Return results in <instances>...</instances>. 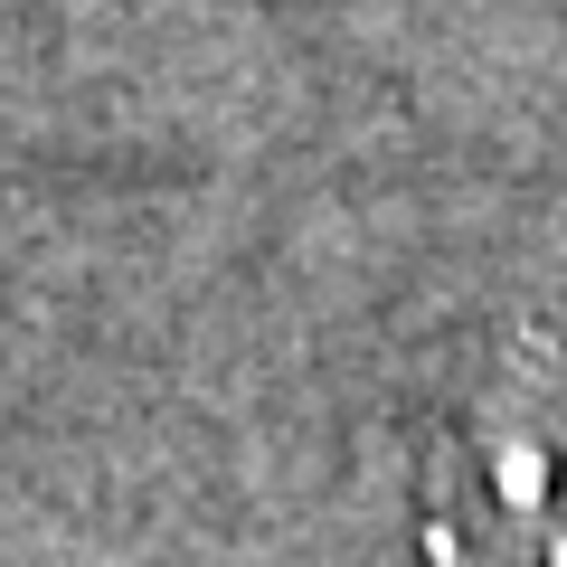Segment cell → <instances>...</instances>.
I'll list each match as a JSON object with an SVG mask.
<instances>
[{"instance_id": "cell-1", "label": "cell", "mask_w": 567, "mask_h": 567, "mask_svg": "<svg viewBox=\"0 0 567 567\" xmlns=\"http://www.w3.org/2000/svg\"><path fill=\"white\" fill-rule=\"evenodd\" d=\"M406 567H567V237L445 398Z\"/></svg>"}]
</instances>
